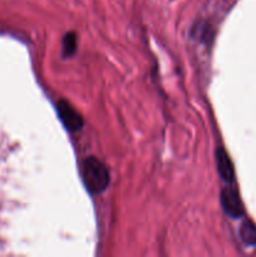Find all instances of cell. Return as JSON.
I'll return each instance as SVG.
<instances>
[{"mask_svg":"<svg viewBox=\"0 0 256 257\" xmlns=\"http://www.w3.org/2000/svg\"><path fill=\"white\" fill-rule=\"evenodd\" d=\"M240 237L246 245L256 246V226L251 221H245L241 225Z\"/></svg>","mask_w":256,"mask_h":257,"instance_id":"5","label":"cell"},{"mask_svg":"<svg viewBox=\"0 0 256 257\" xmlns=\"http://www.w3.org/2000/svg\"><path fill=\"white\" fill-rule=\"evenodd\" d=\"M82 178L89 192L102 193L109 185L107 167L95 157H88L82 162Z\"/></svg>","mask_w":256,"mask_h":257,"instance_id":"1","label":"cell"},{"mask_svg":"<svg viewBox=\"0 0 256 257\" xmlns=\"http://www.w3.org/2000/svg\"><path fill=\"white\" fill-rule=\"evenodd\" d=\"M216 162H217V171L220 173L221 178L226 183H232L235 180V171L233 165L228 157L227 152L222 147L216 151Z\"/></svg>","mask_w":256,"mask_h":257,"instance_id":"4","label":"cell"},{"mask_svg":"<svg viewBox=\"0 0 256 257\" xmlns=\"http://www.w3.org/2000/svg\"><path fill=\"white\" fill-rule=\"evenodd\" d=\"M58 114H59L60 120L64 124L69 132H77L82 130L83 127V118L72 105L65 100H59L57 104Z\"/></svg>","mask_w":256,"mask_h":257,"instance_id":"2","label":"cell"},{"mask_svg":"<svg viewBox=\"0 0 256 257\" xmlns=\"http://www.w3.org/2000/svg\"><path fill=\"white\" fill-rule=\"evenodd\" d=\"M77 50V35L74 33H68L63 38V55L70 57Z\"/></svg>","mask_w":256,"mask_h":257,"instance_id":"6","label":"cell"},{"mask_svg":"<svg viewBox=\"0 0 256 257\" xmlns=\"http://www.w3.org/2000/svg\"><path fill=\"white\" fill-rule=\"evenodd\" d=\"M221 205L230 217L238 218L243 215V206L237 191L232 187L223 188L221 192Z\"/></svg>","mask_w":256,"mask_h":257,"instance_id":"3","label":"cell"}]
</instances>
